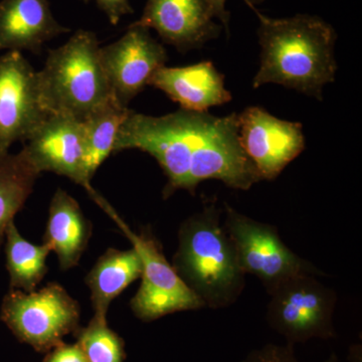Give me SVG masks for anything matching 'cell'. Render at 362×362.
<instances>
[{
	"label": "cell",
	"instance_id": "obj_1",
	"mask_svg": "<svg viewBox=\"0 0 362 362\" xmlns=\"http://www.w3.org/2000/svg\"><path fill=\"white\" fill-rule=\"evenodd\" d=\"M128 149L141 150L158 162L168 177L164 199L180 189L194 194L209 180L240 190L262 180L240 145L238 113L218 117L180 108L154 117L130 110L113 154Z\"/></svg>",
	"mask_w": 362,
	"mask_h": 362
},
{
	"label": "cell",
	"instance_id": "obj_2",
	"mask_svg": "<svg viewBox=\"0 0 362 362\" xmlns=\"http://www.w3.org/2000/svg\"><path fill=\"white\" fill-rule=\"evenodd\" d=\"M251 8L259 18L261 45L254 89L277 84L322 101L324 86L334 82L337 71L332 25L310 14L273 18Z\"/></svg>",
	"mask_w": 362,
	"mask_h": 362
},
{
	"label": "cell",
	"instance_id": "obj_3",
	"mask_svg": "<svg viewBox=\"0 0 362 362\" xmlns=\"http://www.w3.org/2000/svg\"><path fill=\"white\" fill-rule=\"evenodd\" d=\"M173 266L204 306L223 308L239 299L246 274L214 202L181 223Z\"/></svg>",
	"mask_w": 362,
	"mask_h": 362
},
{
	"label": "cell",
	"instance_id": "obj_4",
	"mask_svg": "<svg viewBox=\"0 0 362 362\" xmlns=\"http://www.w3.org/2000/svg\"><path fill=\"white\" fill-rule=\"evenodd\" d=\"M100 49L96 33L80 30L66 44L47 51L45 66L37 76L42 102L49 114L83 122L115 99Z\"/></svg>",
	"mask_w": 362,
	"mask_h": 362
},
{
	"label": "cell",
	"instance_id": "obj_5",
	"mask_svg": "<svg viewBox=\"0 0 362 362\" xmlns=\"http://www.w3.org/2000/svg\"><path fill=\"white\" fill-rule=\"evenodd\" d=\"M93 202L115 221L141 258V285L130 301L131 310L138 319L151 322L175 312L199 310L206 307L169 263L160 243L149 228L140 233L133 232L101 194Z\"/></svg>",
	"mask_w": 362,
	"mask_h": 362
},
{
	"label": "cell",
	"instance_id": "obj_6",
	"mask_svg": "<svg viewBox=\"0 0 362 362\" xmlns=\"http://www.w3.org/2000/svg\"><path fill=\"white\" fill-rule=\"evenodd\" d=\"M80 305L58 283L23 292L9 289L4 297L0 318L21 342L47 354L80 327Z\"/></svg>",
	"mask_w": 362,
	"mask_h": 362
},
{
	"label": "cell",
	"instance_id": "obj_7",
	"mask_svg": "<svg viewBox=\"0 0 362 362\" xmlns=\"http://www.w3.org/2000/svg\"><path fill=\"white\" fill-rule=\"evenodd\" d=\"M314 274H302L269 292V325L288 340V344L335 337L333 314L337 294L319 282Z\"/></svg>",
	"mask_w": 362,
	"mask_h": 362
},
{
	"label": "cell",
	"instance_id": "obj_8",
	"mask_svg": "<svg viewBox=\"0 0 362 362\" xmlns=\"http://www.w3.org/2000/svg\"><path fill=\"white\" fill-rule=\"evenodd\" d=\"M223 226L240 268L258 278L267 292L302 274L318 275L315 267L286 246L275 226L252 220L226 204Z\"/></svg>",
	"mask_w": 362,
	"mask_h": 362
},
{
	"label": "cell",
	"instance_id": "obj_9",
	"mask_svg": "<svg viewBox=\"0 0 362 362\" xmlns=\"http://www.w3.org/2000/svg\"><path fill=\"white\" fill-rule=\"evenodd\" d=\"M51 115L40 94L39 76L23 52L0 57V154L25 143Z\"/></svg>",
	"mask_w": 362,
	"mask_h": 362
},
{
	"label": "cell",
	"instance_id": "obj_10",
	"mask_svg": "<svg viewBox=\"0 0 362 362\" xmlns=\"http://www.w3.org/2000/svg\"><path fill=\"white\" fill-rule=\"evenodd\" d=\"M240 145L262 180H274L305 149L303 125L282 120L262 107L238 114Z\"/></svg>",
	"mask_w": 362,
	"mask_h": 362
},
{
	"label": "cell",
	"instance_id": "obj_11",
	"mask_svg": "<svg viewBox=\"0 0 362 362\" xmlns=\"http://www.w3.org/2000/svg\"><path fill=\"white\" fill-rule=\"evenodd\" d=\"M100 59L117 101L128 107L168 62L165 47L150 30L130 25L122 37L100 49Z\"/></svg>",
	"mask_w": 362,
	"mask_h": 362
},
{
	"label": "cell",
	"instance_id": "obj_12",
	"mask_svg": "<svg viewBox=\"0 0 362 362\" xmlns=\"http://www.w3.org/2000/svg\"><path fill=\"white\" fill-rule=\"evenodd\" d=\"M23 149L40 173L65 176L96 194L85 169L84 124L71 117L51 114L28 138Z\"/></svg>",
	"mask_w": 362,
	"mask_h": 362
},
{
	"label": "cell",
	"instance_id": "obj_13",
	"mask_svg": "<svg viewBox=\"0 0 362 362\" xmlns=\"http://www.w3.org/2000/svg\"><path fill=\"white\" fill-rule=\"evenodd\" d=\"M133 25L156 30L162 42L180 52L201 49L223 30L207 0H147L141 18Z\"/></svg>",
	"mask_w": 362,
	"mask_h": 362
},
{
	"label": "cell",
	"instance_id": "obj_14",
	"mask_svg": "<svg viewBox=\"0 0 362 362\" xmlns=\"http://www.w3.org/2000/svg\"><path fill=\"white\" fill-rule=\"evenodd\" d=\"M149 86L162 90L181 109L188 111L207 112L233 99L232 93L226 88L225 76L209 61L178 68L162 66Z\"/></svg>",
	"mask_w": 362,
	"mask_h": 362
},
{
	"label": "cell",
	"instance_id": "obj_15",
	"mask_svg": "<svg viewBox=\"0 0 362 362\" xmlns=\"http://www.w3.org/2000/svg\"><path fill=\"white\" fill-rule=\"evenodd\" d=\"M69 32L54 18L49 0L0 1V52L40 54L45 42Z\"/></svg>",
	"mask_w": 362,
	"mask_h": 362
},
{
	"label": "cell",
	"instance_id": "obj_16",
	"mask_svg": "<svg viewBox=\"0 0 362 362\" xmlns=\"http://www.w3.org/2000/svg\"><path fill=\"white\" fill-rule=\"evenodd\" d=\"M92 223L78 202L62 188L52 195L44 243L57 255L59 268L77 267L89 244Z\"/></svg>",
	"mask_w": 362,
	"mask_h": 362
},
{
	"label": "cell",
	"instance_id": "obj_17",
	"mask_svg": "<svg viewBox=\"0 0 362 362\" xmlns=\"http://www.w3.org/2000/svg\"><path fill=\"white\" fill-rule=\"evenodd\" d=\"M142 262L134 247L107 250L86 277L94 315L107 317L112 301L141 277Z\"/></svg>",
	"mask_w": 362,
	"mask_h": 362
},
{
	"label": "cell",
	"instance_id": "obj_18",
	"mask_svg": "<svg viewBox=\"0 0 362 362\" xmlns=\"http://www.w3.org/2000/svg\"><path fill=\"white\" fill-rule=\"evenodd\" d=\"M40 175L25 149L0 154V249L7 226L25 206Z\"/></svg>",
	"mask_w": 362,
	"mask_h": 362
},
{
	"label": "cell",
	"instance_id": "obj_19",
	"mask_svg": "<svg viewBox=\"0 0 362 362\" xmlns=\"http://www.w3.org/2000/svg\"><path fill=\"white\" fill-rule=\"evenodd\" d=\"M4 242L11 289L35 291L47 275V259L51 247L45 243L35 245L25 240L14 221L7 226Z\"/></svg>",
	"mask_w": 362,
	"mask_h": 362
},
{
	"label": "cell",
	"instance_id": "obj_20",
	"mask_svg": "<svg viewBox=\"0 0 362 362\" xmlns=\"http://www.w3.org/2000/svg\"><path fill=\"white\" fill-rule=\"evenodd\" d=\"M130 109L112 99L90 114L84 124L85 169L88 180L92 181L98 169L113 154L117 134Z\"/></svg>",
	"mask_w": 362,
	"mask_h": 362
},
{
	"label": "cell",
	"instance_id": "obj_21",
	"mask_svg": "<svg viewBox=\"0 0 362 362\" xmlns=\"http://www.w3.org/2000/svg\"><path fill=\"white\" fill-rule=\"evenodd\" d=\"M77 344L88 362H124L125 343L108 325L107 317L93 316L75 332Z\"/></svg>",
	"mask_w": 362,
	"mask_h": 362
},
{
	"label": "cell",
	"instance_id": "obj_22",
	"mask_svg": "<svg viewBox=\"0 0 362 362\" xmlns=\"http://www.w3.org/2000/svg\"><path fill=\"white\" fill-rule=\"evenodd\" d=\"M243 362H299L295 356L293 345L287 344L285 346L281 345L268 344L263 349L254 350ZM325 362H339L337 356L332 354L330 358ZM347 362H362L361 347L356 346L351 349V356L349 357Z\"/></svg>",
	"mask_w": 362,
	"mask_h": 362
},
{
	"label": "cell",
	"instance_id": "obj_23",
	"mask_svg": "<svg viewBox=\"0 0 362 362\" xmlns=\"http://www.w3.org/2000/svg\"><path fill=\"white\" fill-rule=\"evenodd\" d=\"M44 362H88L82 349L77 344L62 342L47 352Z\"/></svg>",
	"mask_w": 362,
	"mask_h": 362
},
{
	"label": "cell",
	"instance_id": "obj_24",
	"mask_svg": "<svg viewBox=\"0 0 362 362\" xmlns=\"http://www.w3.org/2000/svg\"><path fill=\"white\" fill-rule=\"evenodd\" d=\"M85 2L95 1L105 16L108 18L111 25H117L123 16L133 13L129 0H83Z\"/></svg>",
	"mask_w": 362,
	"mask_h": 362
},
{
	"label": "cell",
	"instance_id": "obj_25",
	"mask_svg": "<svg viewBox=\"0 0 362 362\" xmlns=\"http://www.w3.org/2000/svg\"><path fill=\"white\" fill-rule=\"evenodd\" d=\"M214 18H218L223 23L226 32L230 33V14L226 9V0H207Z\"/></svg>",
	"mask_w": 362,
	"mask_h": 362
},
{
	"label": "cell",
	"instance_id": "obj_26",
	"mask_svg": "<svg viewBox=\"0 0 362 362\" xmlns=\"http://www.w3.org/2000/svg\"><path fill=\"white\" fill-rule=\"evenodd\" d=\"M264 1H265V0H245V2H246L250 7H255Z\"/></svg>",
	"mask_w": 362,
	"mask_h": 362
}]
</instances>
